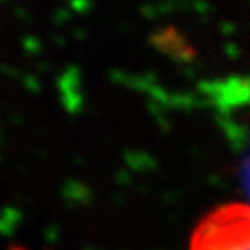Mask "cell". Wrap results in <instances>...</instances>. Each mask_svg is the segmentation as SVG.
<instances>
[{
  "label": "cell",
  "instance_id": "cell-1",
  "mask_svg": "<svg viewBox=\"0 0 250 250\" xmlns=\"http://www.w3.org/2000/svg\"><path fill=\"white\" fill-rule=\"evenodd\" d=\"M189 250H250V203H223L195 225Z\"/></svg>",
  "mask_w": 250,
  "mask_h": 250
}]
</instances>
